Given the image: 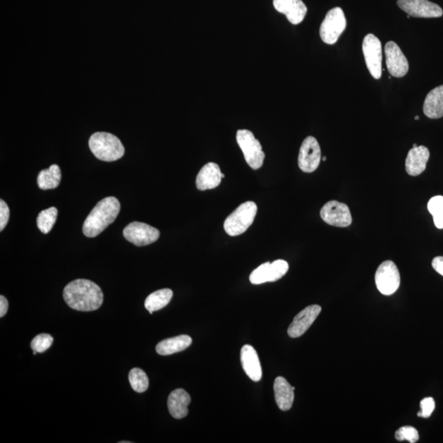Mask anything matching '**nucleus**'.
<instances>
[{
	"label": "nucleus",
	"mask_w": 443,
	"mask_h": 443,
	"mask_svg": "<svg viewBox=\"0 0 443 443\" xmlns=\"http://www.w3.org/2000/svg\"><path fill=\"white\" fill-rule=\"evenodd\" d=\"M190 401V395L184 389H176L171 392L168 399V407L171 415L174 419H183L188 415V406Z\"/></svg>",
	"instance_id": "20"
},
{
	"label": "nucleus",
	"mask_w": 443,
	"mask_h": 443,
	"mask_svg": "<svg viewBox=\"0 0 443 443\" xmlns=\"http://www.w3.org/2000/svg\"><path fill=\"white\" fill-rule=\"evenodd\" d=\"M427 210L434 218L437 229H443V196L436 195L427 203Z\"/></svg>",
	"instance_id": "28"
},
{
	"label": "nucleus",
	"mask_w": 443,
	"mask_h": 443,
	"mask_svg": "<svg viewBox=\"0 0 443 443\" xmlns=\"http://www.w3.org/2000/svg\"><path fill=\"white\" fill-rule=\"evenodd\" d=\"M430 156V150L425 147L412 148L407 154L406 170L408 174L415 176L421 174L426 169Z\"/></svg>",
	"instance_id": "19"
},
{
	"label": "nucleus",
	"mask_w": 443,
	"mask_h": 443,
	"mask_svg": "<svg viewBox=\"0 0 443 443\" xmlns=\"http://www.w3.org/2000/svg\"><path fill=\"white\" fill-rule=\"evenodd\" d=\"M418 145L416 144L413 145V148L417 147Z\"/></svg>",
	"instance_id": "36"
},
{
	"label": "nucleus",
	"mask_w": 443,
	"mask_h": 443,
	"mask_svg": "<svg viewBox=\"0 0 443 443\" xmlns=\"http://www.w3.org/2000/svg\"><path fill=\"white\" fill-rule=\"evenodd\" d=\"M89 147L97 159L113 162L123 157L125 149L121 140L108 133H94L89 140Z\"/></svg>",
	"instance_id": "3"
},
{
	"label": "nucleus",
	"mask_w": 443,
	"mask_h": 443,
	"mask_svg": "<svg viewBox=\"0 0 443 443\" xmlns=\"http://www.w3.org/2000/svg\"><path fill=\"white\" fill-rule=\"evenodd\" d=\"M8 310V302L4 296H0V317L3 318L4 315H6Z\"/></svg>",
	"instance_id": "34"
},
{
	"label": "nucleus",
	"mask_w": 443,
	"mask_h": 443,
	"mask_svg": "<svg viewBox=\"0 0 443 443\" xmlns=\"http://www.w3.org/2000/svg\"><path fill=\"white\" fill-rule=\"evenodd\" d=\"M346 28L344 10L336 7L326 14L320 30L322 40L328 44H334Z\"/></svg>",
	"instance_id": "6"
},
{
	"label": "nucleus",
	"mask_w": 443,
	"mask_h": 443,
	"mask_svg": "<svg viewBox=\"0 0 443 443\" xmlns=\"http://www.w3.org/2000/svg\"><path fill=\"white\" fill-rule=\"evenodd\" d=\"M423 109L427 118L437 119L443 117V85L432 89L427 95Z\"/></svg>",
	"instance_id": "22"
},
{
	"label": "nucleus",
	"mask_w": 443,
	"mask_h": 443,
	"mask_svg": "<svg viewBox=\"0 0 443 443\" xmlns=\"http://www.w3.org/2000/svg\"><path fill=\"white\" fill-rule=\"evenodd\" d=\"M276 403L280 410L288 411L293 405L295 387H291L284 377H278L274 385Z\"/></svg>",
	"instance_id": "21"
},
{
	"label": "nucleus",
	"mask_w": 443,
	"mask_h": 443,
	"mask_svg": "<svg viewBox=\"0 0 443 443\" xmlns=\"http://www.w3.org/2000/svg\"><path fill=\"white\" fill-rule=\"evenodd\" d=\"M120 209L119 201L114 196L100 200L84 222V235L87 238H95L102 233L117 219Z\"/></svg>",
	"instance_id": "2"
},
{
	"label": "nucleus",
	"mask_w": 443,
	"mask_h": 443,
	"mask_svg": "<svg viewBox=\"0 0 443 443\" xmlns=\"http://www.w3.org/2000/svg\"><path fill=\"white\" fill-rule=\"evenodd\" d=\"M225 175L221 173L219 166L215 163L205 164L196 177V188L200 190L218 188Z\"/></svg>",
	"instance_id": "17"
},
{
	"label": "nucleus",
	"mask_w": 443,
	"mask_h": 443,
	"mask_svg": "<svg viewBox=\"0 0 443 443\" xmlns=\"http://www.w3.org/2000/svg\"><path fill=\"white\" fill-rule=\"evenodd\" d=\"M397 441H408L411 443L417 442L420 439L419 432L414 427L405 426L401 427L395 434Z\"/></svg>",
	"instance_id": "30"
},
{
	"label": "nucleus",
	"mask_w": 443,
	"mask_h": 443,
	"mask_svg": "<svg viewBox=\"0 0 443 443\" xmlns=\"http://www.w3.org/2000/svg\"><path fill=\"white\" fill-rule=\"evenodd\" d=\"M53 341L54 339L51 335L47 334L37 335L35 337L31 344L33 354L43 353V352L47 351L49 347L51 346Z\"/></svg>",
	"instance_id": "29"
},
{
	"label": "nucleus",
	"mask_w": 443,
	"mask_h": 443,
	"mask_svg": "<svg viewBox=\"0 0 443 443\" xmlns=\"http://www.w3.org/2000/svg\"><path fill=\"white\" fill-rule=\"evenodd\" d=\"M289 269V263L284 260H275L274 263L267 262L251 273L250 281L255 285L276 281L283 278Z\"/></svg>",
	"instance_id": "10"
},
{
	"label": "nucleus",
	"mask_w": 443,
	"mask_h": 443,
	"mask_svg": "<svg viewBox=\"0 0 443 443\" xmlns=\"http://www.w3.org/2000/svg\"><path fill=\"white\" fill-rule=\"evenodd\" d=\"M274 6L293 25L303 22L308 10L302 0H274Z\"/></svg>",
	"instance_id": "16"
},
{
	"label": "nucleus",
	"mask_w": 443,
	"mask_h": 443,
	"mask_svg": "<svg viewBox=\"0 0 443 443\" xmlns=\"http://www.w3.org/2000/svg\"><path fill=\"white\" fill-rule=\"evenodd\" d=\"M241 361L245 374L251 380L259 382L262 379V368L257 352L253 346L245 345L241 351Z\"/></svg>",
	"instance_id": "18"
},
{
	"label": "nucleus",
	"mask_w": 443,
	"mask_h": 443,
	"mask_svg": "<svg viewBox=\"0 0 443 443\" xmlns=\"http://www.w3.org/2000/svg\"><path fill=\"white\" fill-rule=\"evenodd\" d=\"M386 64L389 73L394 78H403L409 71V63L403 52L394 42L385 45Z\"/></svg>",
	"instance_id": "14"
},
{
	"label": "nucleus",
	"mask_w": 443,
	"mask_h": 443,
	"mask_svg": "<svg viewBox=\"0 0 443 443\" xmlns=\"http://www.w3.org/2000/svg\"><path fill=\"white\" fill-rule=\"evenodd\" d=\"M432 268L439 273L440 275L443 276V257L442 256H437V257L432 260Z\"/></svg>",
	"instance_id": "33"
},
{
	"label": "nucleus",
	"mask_w": 443,
	"mask_h": 443,
	"mask_svg": "<svg viewBox=\"0 0 443 443\" xmlns=\"http://www.w3.org/2000/svg\"><path fill=\"white\" fill-rule=\"evenodd\" d=\"M10 211L8 205L0 200V231H3L8 223Z\"/></svg>",
	"instance_id": "32"
},
{
	"label": "nucleus",
	"mask_w": 443,
	"mask_h": 443,
	"mask_svg": "<svg viewBox=\"0 0 443 443\" xmlns=\"http://www.w3.org/2000/svg\"><path fill=\"white\" fill-rule=\"evenodd\" d=\"M173 296L174 293L171 289H165L156 291L148 296L145 300V308L150 312V314H153L154 311L160 310L167 306L170 301L172 300Z\"/></svg>",
	"instance_id": "25"
},
{
	"label": "nucleus",
	"mask_w": 443,
	"mask_h": 443,
	"mask_svg": "<svg viewBox=\"0 0 443 443\" xmlns=\"http://www.w3.org/2000/svg\"><path fill=\"white\" fill-rule=\"evenodd\" d=\"M421 411L418 413V416L421 418H430L435 409V401L432 397H426L420 402Z\"/></svg>",
	"instance_id": "31"
},
{
	"label": "nucleus",
	"mask_w": 443,
	"mask_h": 443,
	"mask_svg": "<svg viewBox=\"0 0 443 443\" xmlns=\"http://www.w3.org/2000/svg\"><path fill=\"white\" fill-rule=\"evenodd\" d=\"M415 120H419V119H420V117H419V116H415Z\"/></svg>",
	"instance_id": "35"
},
{
	"label": "nucleus",
	"mask_w": 443,
	"mask_h": 443,
	"mask_svg": "<svg viewBox=\"0 0 443 443\" xmlns=\"http://www.w3.org/2000/svg\"><path fill=\"white\" fill-rule=\"evenodd\" d=\"M58 217V210L55 207H50L42 211L37 217L38 229L44 234H47L52 230L54 225L56 223Z\"/></svg>",
	"instance_id": "26"
},
{
	"label": "nucleus",
	"mask_w": 443,
	"mask_h": 443,
	"mask_svg": "<svg viewBox=\"0 0 443 443\" xmlns=\"http://www.w3.org/2000/svg\"><path fill=\"white\" fill-rule=\"evenodd\" d=\"M321 160V149L318 140L308 137L302 143L298 156V165L305 173H313L318 169Z\"/></svg>",
	"instance_id": "12"
},
{
	"label": "nucleus",
	"mask_w": 443,
	"mask_h": 443,
	"mask_svg": "<svg viewBox=\"0 0 443 443\" xmlns=\"http://www.w3.org/2000/svg\"><path fill=\"white\" fill-rule=\"evenodd\" d=\"M323 159V161H325L327 159V158L326 157H323V159Z\"/></svg>",
	"instance_id": "37"
},
{
	"label": "nucleus",
	"mask_w": 443,
	"mask_h": 443,
	"mask_svg": "<svg viewBox=\"0 0 443 443\" xmlns=\"http://www.w3.org/2000/svg\"><path fill=\"white\" fill-rule=\"evenodd\" d=\"M322 308L318 305L306 307L297 315L293 323L289 326L288 334L293 339H297L305 334L310 328L320 314Z\"/></svg>",
	"instance_id": "15"
},
{
	"label": "nucleus",
	"mask_w": 443,
	"mask_h": 443,
	"mask_svg": "<svg viewBox=\"0 0 443 443\" xmlns=\"http://www.w3.org/2000/svg\"><path fill=\"white\" fill-rule=\"evenodd\" d=\"M61 170L57 164H53L39 174L37 184L42 190L55 189L61 182Z\"/></svg>",
	"instance_id": "24"
},
{
	"label": "nucleus",
	"mask_w": 443,
	"mask_h": 443,
	"mask_svg": "<svg viewBox=\"0 0 443 443\" xmlns=\"http://www.w3.org/2000/svg\"><path fill=\"white\" fill-rule=\"evenodd\" d=\"M320 216L326 224L339 228H346L352 223L348 206L336 200H331L326 203L321 209Z\"/></svg>",
	"instance_id": "11"
},
{
	"label": "nucleus",
	"mask_w": 443,
	"mask_h": 443,
	"mask_svg": "<svg viewBox=\"0 0 443 443\" xmlns=\"http://www.w3.org/2000/svg\"><path fill=\"white\" fill-rule=\"evenodd\" d=\"M63 298L70 308L89 312L97 310L102 305L104 294L102 289L93 281L77 279L65 286Z\"/></svg>",
	"instance_id": "1"
},
{
	"label": "nucleus",
	"mask_w": 443,
	"mask_h": 443,
	"mask_svg": "<svg viewBox=\"0 0 443 443\" xmlns=\"http://www.w3.org/2000/svg\"><path fill=\"white\" fill-rule=\"evenodd\" d=\"M399 7L413 18H440L443 11L439 5L427 0H399Z\"/></svg>",
	"instance_id": "13"
},
{
	"label": "nucleus",
	"mask_w": 443,
	"mask_h": 443,
	"mask_svg": "<svg viewBox=\"0 0 443 443\" xmlns=\"http://www.w3.org/2000/svg\"><path fill=\"white\" fill-rule=\"evenodd\" d=\"M375 284L377 290L384 296H391L399 290L401 276L394 262L387 260L380 265L375 274Z\"/></svg>",
	"instance_id": "7"
},
{
	"label": "nucleus",
	"mask_w": 443,
	"mask_h": 443,
	"mask_svg": "<svg viewBox=\"0 0 443 443\" xmlns=\"http://www.w3.org/2000/svg\"><path fill=\"white\" fill-rule=\"evenodd\" d=\"M236 138V142L243 152L245 162L253 169H260L263 166L265 154L253 133L246 129L238 130Z\"/></svg>",
	"instance_id": "5"
},
{
	"label": "nucleus",
	"mask_w": 443,
	"mask_h": 443,
	"mask_svg": "<svg viewBox=\"0 0 443 443\" xmlns=\"http://www.w3.org/2000/svg\"><path fill=\"white\" fill-rule=\"evenodd\" d=\"M366 66L372 78L380 79L382 77V44L375 35L368 34L362 44Z\"/></svg>",
	"instance_id": "8"
},
{
	"label": "nucleus",
	"mask_w": 443,
	"mask_h": 443,
	"mask_svg": "<svg viewBox=\"0 0 443 443\" xmlns=\"http://www.w3.org/2000/svg\"><path fill=\"white\" fill-rule=\"evenodd\" d=\"M159 235L157 229L140 222H133L123 230L124 238L137 246L152 244L159 239Z\"/></svg>",
	"instance_id": "9"
},
{
	"label": "nucleus",
	"mask_w": 443,
	"mask_h": 443,
	"mask_svg": "<svg viewBox=\"0 0 443 443\" xmlns=\"http://www.w3.org/2000/svg\"><path fill=\"white\" fill-rule=\"evenodd\" d=\"M193 344V339L188 335H180L161 341L156 346V351L161 356H170L183 351Z\"/></svg>",
	"instance_id": "23"
},
{
	"label": "nucleus",
	"mask_w": 443,
	"mask_h": 443,
	"mask_svg": "<svg viewBox=\"0 0 443 443\" xmlns=\"http://www.w3.org/2000/svg\"><path fill=\"white\" fill-rule=\"evenodd\" d=\"M129 382L135 392L142 394L148 389L149 379L145 372L139 368H134L129 372Z\"/></svg>",
	"instance_id": "27"
},
{
	"label": "nucleus",
	"mask_w": 443,
	"mask_h": 443,
	"mask_svg": "<svg viewBox=\"0 0 443 443\" xmlns=\"http://www.w3.org/2000/svg\"><path fill=\"white\" fill-rule=\"evenodd\" d=\"M257 214V205L253 201H246L236 208L224 222L226 233L231 236L243 234L251 225Z\"/></svg>",
	"instance_id": "4"
}]
</instances>
